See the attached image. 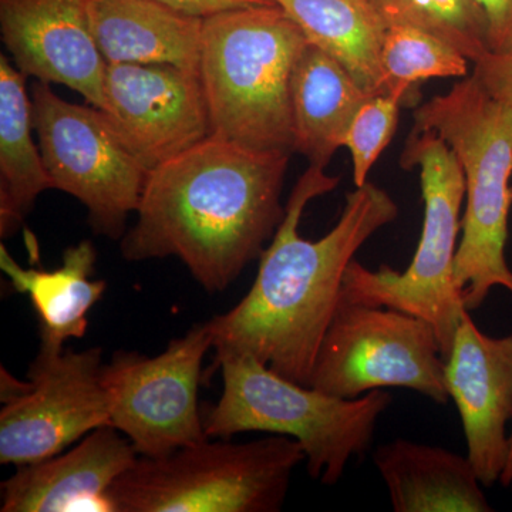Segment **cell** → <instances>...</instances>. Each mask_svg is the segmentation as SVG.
I'll return each instance as SVG.
<instances>
[{
	"label": "cell",
	"instance_id": "cell-1",
	"mask_svg": "<svg viewBox=\"0 0 512 512\" xmlns=\"http://www.w3.org/2000/svg\"><path fill=\"white\" fill-rule=\"evenodd\" d=\"M339 181L318 165L301 175L286 202L284 221L259 256L251 289L231 311L207 322L215 357L251 356L286 379L311 386L346 269L379 229L399 217L392 195L367 181L346 195L338 224L325 237H301L306 205L335 190Z\"/></svg>",
	"mask_w": 512,
	"mask_h": 512
},
{
	"label": "cell",
	"instance_id": "cell-2",
	"mask_svg": "<svg viewBox=\"0 0 512 512\" xmlns=\"http://www.w3.org/2000/svg\"><path fill=\"white\" fill-rule=\"evenodd\" d=\"M291 156L210 134L148 173L121 255L130 262L173 256L205 292L227 291L284 221Z\"/></svg>",
	"mask_w": 512,
	"mask_h": 512
},
{
	"label": "cell",
	"instance_id": "cell-3",
	"mask_svg": "<svg viewBox=\"0 0 512 512\" xmlns=\"http://www.w3.org/2000/svg\"><path fill=\"white\" fill-rule=\"evenodd\" d=\"M413 120V131L439 134L463 168L466 210L454 282L468 311H476L495 286L512 293L505 256L512 208V109L471 76L420 104Z\"/></svg>",
	"mask_w": 512,
	"mask_h": 512
},
{
	"label": "cell",
	"instance_id": "cell-4",
	"mask_svg": "<svg viewBox=\"0 0 512 512\" xmlns=\"http://www.w3.org/2000/svg\"><path fill=\"white\" fill-rule=\"evenodd\" d=\"M306 45L278 5L205 18L198 73L211 134L255 150L296 153L291 80Z\"/></svg>",
	"mask_w": 512,
	"mask_h": 512
},
{
	"label": "cell",
	"instance_id": "cell-5",
	"mask_svg": "<svg viewBox=\"0 0 512 512\" xmlns=\"http://www.w3.org/2000/svg\"><path fill=\"white\" fill-rule=\"evenodd\" d=\"M221 370L220 400L202 414L210 439L249 431L281 434L299 441L313 480L336 485L353 457H363L375 439L377 421L392 394L372 390L340 399L292 382L251 356L215 357Z\"/></svg>",
	"mask_w": 512,
	"mask_h": 512
},
{
	"label": "cell",
	"instance_id": "cell-6",
	"mask_svg": "<svg viewBox=\"0 0 512 512\" xmlns=\"http://www.w3.org/2000/svg\"><path fill=\"white\" fill-rule=\"evenodd\" d=\"M404 170L419 168L424 202L419 245L406 271L382 265L377 271L353 259L343 278L340 301L384 306L427 320L450 355L461 316L468 311L454 282L466 180L446 141L434 131H412L403 148Z\"/></svg>",
	"mask_w": 512,
	"mask_h": 512
},
{
	"label": "cell",
	"instance_id": "cell-7",
	"mask_svg": "<svg viewBox=\"0 0 512 512\" xmlns=\"http://www.w3.org/2000/svg\"><path fill=\"white\" fill-rule=\"evenodd\" d=\"M303 461L299 441L281 434L247 443L208 437L138 457L110 497L116 512H278Z\"/></svg>",
	"mask_w": 512,
	"mask_h": 512
},
{
	"label": "cell",
	"instance_id": "cell-8",
	"mask_svg": "<svg viewBox=\"0 0 512 512\" xmlns=\"http://www.w3.org/2000/svg\"><path fill=\"white\" fill-rule=\"evenodd\" d=\"M446 360L427 320L397 309L339 301L320 342L311 387L340 399L403 387L447 404Z\"/></svg>",
	"mask_w": 512,
	"mask_h": 512
},
{
	"label": "cell",
	"instance_id": "cell-9",
	"mask_svg": "<svg viewBox=\"0 0 512 512\" xmlns=\"http://www.w3.org/2000/svg\"><path fill=\"white\" fill-rule=\"evenodd\" d=\"M33 126L53 190L82 202L97 235L121 239L137 212L148 170L100 109L70 103L50 84L32 86Z\"/></svg>",
	"mask_w": 512,
	"mask_h": 512
},
{
	"label": "cell",
	"instance_id": "cell-10",
	"mask_svg": "<svg viewBox=\"0 0 512 512\" xmlns=\"http://www.w3.org/2000/svg\"><path fill=\"white\" fill-rule=\"evenodd\" d=\"M212 349L208 323H197L157 356L119 350L103 366L110 426L138 457L168 456L208 439L198 393L202 362Z\"/></svg>",
	"mask_w": 512,
	"mask_h": 512
},
{
	"label": "cell",
	"instance_id": "cell-11",
	"mask_svg": "<svg viewBox=\"0 0 512 512\" xmlns=\"http://www.w3.org/2000/svg\"><path fill=\"white\" fill-rule=\"evenodd\" d=\"M103 366L97 346L37 355L29 367L28 392L3 404L0 412V464L20 467L46 460L110 426Z\"/></svg>",
	"mask_w": 512,
	"mask_h": 512
},
{
	"label": "cell",
	"instance_id": "cell-12",
	"mask_svg": "<svg viewBox=\"0 0 512 512\" xmlns=\"http://www.w3.org/2000/svg\"><path fill=\"white\" fill-rule=\"evenodd\" d=\"M100 110L148 173L211 134L200 73L167 64L107 63Z\"/></svg>",
	"mask_w": 512,
	"mask_h": 512
},
{
	"label": "cell",
	"instance_id": "cell-13",
	"mask_svg": "<svg viewBox=\"0 0 512 512\" xmlns=\"http://www.w3.org/2000/svg\"><path fill=\"white\" fill-rule=\"evenodd\" d=\"M447 392L456 403L467 441V456L484 487L500 483L512 420V335H485L471 318L461 316L446 359Z\"/></svg>",
	"mask_w": 512,
	"mask_h": 512
},
{
	"label": "cell",
	"instance_id": "cell-14",
	"mask_svg": "<svg viewBox=\"0 0 512 512\" xmlns=\"http://www.w3.org/2000/svg\"><path fill=\"white\" fill-rule=\"evenodd\" d=\"M90 0H0V32L13 63L37 82L62 84L103 109L104 74Z\"/></svg>",
	"mask_w": 512,
	"mask_h": 512
},
{
	"label": "cell",
	"instance_id": "cell-15",
	"mask_svg": "<svg viewBox=\"0 0 512 512\" xmlns=\"http://www.w3.org/2000/svg\"><path fill=\"white\" fill-rule=\"evenodd\" d=\"M138 454L111 426L87 434L74 447L18 467L2 483V512H116L111 485Z\"/></svg>",
	"mask_w": 512,
	"mask_h": 512
},
{
	"label": "cell",
	"instance_id": "cell-16",
	"mask_svg": "<svg viewBox=\"0 0 512 512\" xmlns=\"http://www.w3.org/2000/svg\"><path fill=\"white\" fill-rule=\"evenodd\" d=\"M89 12L106 63L167 64L200 72L204 19L156 0H90Z\"/></svg>",
	"mask_w": 512,
	"mask_h": 512
},
{
	"label": "cell",
	"instance_id": "cell-17",
	"mask_svg": "<svg viewBox=\"0 0 512 512\" xmlns=\"http://www.w3.org/2000/svg\"><path fill=\"white\" fill-rule=\"evenodd\" d=\"M373 461L394 512L494 511L468 456L397 439L377 448Z\"/></svg>",
	"mask_w": 512,
	"mask_h": 512
},
{
	"label": "cell",
	"instance_id": "cell-18",
	"mask_svg": "<svg viewBox=\"0 0 512 512\" xmlns=\"http://www.w3.org/2000/svg\"><path fill=\"white\" fill-rule=\"evenodd\" d=\"M96 262V248L89 239L67 248L62 264L52 271L23 268L5 245L0 247V269L35 308L40 339L37 355H59L67 340L86 335L89 313L107 288L103 279H93Z\"/></svg>",
	"mask_w": 512,
	"mask_h": 512
},
{
	"label": "cell",
	"instance_id": "cell-19",
	"mask_svg": "<svg viewBox=\"0 0 512 512\" xmlns=\"http://www.w3.org/2000/svg\"><path fill=\"white\" fill-rule=\"evenodd\" d=\"M370 96L338 60L308 42L291 80L296 153L308 158L309 165L328 167L343 147L350 121Z\"/></svg>",
	"mask_w": 512,
	"mask_h": 512
},
{
	"label": "cell",
	"instance_id": "cell-20",
	"mask_svg": "<svg viewBox=\"0 0 512 512\" xmlns=\"http://www.w3.org/2000/svg\"><path fill=\"white\" fill-rule=\"evenodd\" d=\"M25 76L0 56V231L3 237L32 211L40 194L53 190L39 143L33 140V104Z\"/></svg>",
	"mask_w": 512,
	"mask_h": 512
},
{
	"label": "cell",
	"instance_id": "cell-21",
	"mask_svg": "<svg viewBox=\"0 0 512 512\" xmlns=\"http://www.w3.org/2000/svg\"><path fill=\"white\" fill-rule=\"evenodd\" d=\"M319 47L369 94L387 93L382 66V19L367 0H274Z\"/></svg>",
	"mask_w": 512,
	"mask_h": 512
},
{
	"label": "cell",
	"instance_id": "cell-22",
	"mask_svg": "<svg viewBox=\"0 0 512 512\" xmlns=\"http://www.w3.org/2000/svg\"><path fill=\"white\" fill-rule=\"evenodd\" d=\"M383 25H406L439 37L477 63L488 52L487 23L473 0H367Z\"/></svg>",
	"mask_w": 512,
	"mask_h": 512
},
{
	"label": "cell",
	"instance_id": "cell-23",
	"mask_svg": "<svg viewBox=\"0 0 512 512\" xmlns=\"http://www.w3.org/2000/svg\"><path fill=\"white\" fill-rule=\"evenodd\" d=\"M468 62L463 53L439 37L406 25L387 26L382 46V66L387 93L404 100L417 84L437 77H467Z\"/></svg>",
	"mask_w": 512,
	"mask_h": 512
},
{
	"label": "cell",
	"instance_id": "cell-24",
	"mask_svg": "<svg viewBox=\"0 0 512 512\" xmlns=\"http://www.w3.org/2000/svg\"><path fill=\"white\" fill-rule=\"evenodd\" d=\"M403 103L399 94H373L350 121L343 147L348 148L352 157L355 187H362L369 181L370 170L392 141Z\"/></svg>",
	"mask_w": 512,
	"mask_h": 512
},
{
	"label": "cell",
	"instance_id": "cell-25",
	"mask_svg": "<svg viewBox=\"0 0 512 512\" xmlns=\"http://www.w3.org/2000/svg\"><path fill=\"white\" fill-rule=\"evenodd\" d=\"M473 76L494 99L512 109V50L488 52L480 62L474 63Z\"/></svg>",
	"mask_w": 512,
	"mask_h": 512
},
{
	"label": "cell",
	"instance_id": "cell-26",
	"mask_svg": "<svg viewBox=\"0 0 512 512\" xmlns=\"http://www.w3.org/2000/svg\"><path fill=\"white\" fill-rule=\"evenodd\" d=\"M487 23L488 49L491 53L512 50V0H473Z\"/></svg>",
	"mask_w": 512,
	"mask_h": 512
},
{
	"label": "cell",
	"instance_id": "cell-27",
	"mask_svg": "<svg viewBox=\"0 0 512 512\" xmlns=\"http://www.w3.org/2000/svg\"><path fill=\"white\" fill-rule=\"evenodd\" d=\"M156 2L170 6L185 15L197 16L202 19L227 12V10L276 5L274 0H156Z\"/></svg>",
	"mask_w": 512,
	"mask_h": 512
},
{
	"label": "cell",
	"instance_id": "cell-28",
	"mask_svg": "<svg viewBox=\"0 0 512 512\" xmlns=\"http://www.w3.org/2000/svg\"><path fill=\"white\" fill-rule=\"evenodd\" d=\"M0 384H2V390H0L2 394H0V397H2L3 404L18 399V397L22 396V394L28 392V389L30 387L29 380H26V382H19V380H16L15 377L10 375L8 370L3 369V367L2 383Z\"/></svg>",
	"mask_w": 512,
	"mask_h": 512
},
{
	"label": "cell",
	"instance_id": "cell-29",
	"mask_svg": "<svg viewBox=\"0 0 512 512\" xmlns=\"http://www.w3.org/2000/svg\"><path fill=\"white\" fill-rule=\"evenodd\" d=\"M500 484L512 491V433L510 434V451H508L507 464L501 474Z\"/></svg>",
	"mask_w": 512,
	"mask_h": 512
}]
</instances>
